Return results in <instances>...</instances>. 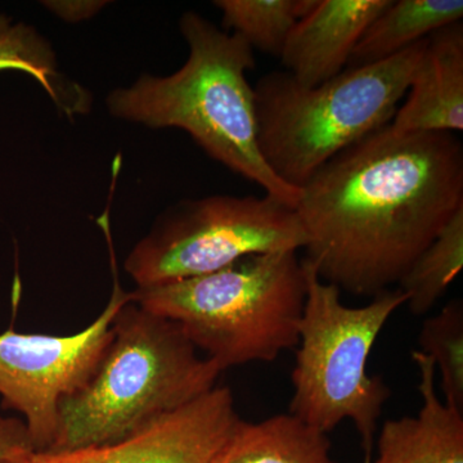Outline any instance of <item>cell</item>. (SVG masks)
Instances as JSON below:
<instances>
[{"label":"cell","mask_w":463,"mask_h":463,"mask_svg":"<svg viewBox=\"0 0 463 463\" xmlns=\"http://www.w3.org/2000/svg\"><path fill=\"white\" fill-rule=\"evenodd\" d=\"M212 463L335 462L328 434L288 413L260 422L240 419Z\"/></svg>","instance_id":"cell-13"},{"label":"cell","mask_w":463,"mask_h":463,"mask_svg":"<svg viewBox=\"0 0 463 463\" xmlns=\"http://www.w3.org/2000/svg\"><path fill=\"white\" fill-rule=\"evenodd\" d=\"M463 267V209L450 219L437 239L423 250L399 281L414 316L430 312Z\"/></svg>","instance_id":"cell-15"},{"label":"cell","mask_w":463,"mask_h":463,"mask_svg":"<svg viewBox=\"0 0 463 463\" xmlns=\"http://www.w3.org/2000/svg\"><path fill=\"white\" fill-rule=\"evenodd\" d=\"M462 18V0H390L359 39L347 67L383 62Z\"/></svg>","instance_id":"cell-14"},{"label":"cell","mask_w":463,"mask_h":463,"mask_svg":"<svg viewBox=\"0 0 463 463\" xmlns=\"http://www.w3.org/2000/svg\"><path fill=\"white\" fill-rule=\"evenodd\" d=\"M130 298L181 326L224 371L273 362L298 346L306 273L298 251L251 255L205 276L138 288Z\"/></svg>","instance_id":"cell-5"},{"label":"cell","mask_w":463,"mask_h":463,"mask_svg":"<svg viewBox=\"0 0 463 463\" xmlns=\"http://www.w3.org/2000/svg\"><path fill=\"white\" fill-rule=\"evenodd\" d=\"M461 209V141L390 124L332 157L295 206L318 276L371 298L401 281Z\"/></svg>","instance_id":"cell-1"},{"label":"cell","mask_w":463,"mask_h":463,"mask_svg":"<svg viewBox=\"0 0 463 463\" xmlns=\"http://www.w3.org/2000/svg\"><path fill=\"white\" fill-rule=\"evenodd\" d=\"M301 263L307 298L295 347L289 413L325 434L349 420L361 437L364 463H371L379 420L392 392L383 377L368 373V358L407 298L401 289L389 288L367 306L346 307L339 288L323 281L306 258Z\"/></svg>","instance_id":"cell-6"},{"label":"cell","mask_w":463,"mask_h":463,"mask_svg":"<svg viewBox=\"0 0 463 463\" xmlns=\"http://www.w3.org/2000/svg\"><path fill=\"white\" fill-rule=\"evenodd\" d=\"M294 207L263 197L213 196L167 210L125 260L138 288L194 279L241 259L306 249Z\"/></svg>","instance_id":"cell-7"},{"label":"cell","mask_w":463,"mask_h":463,"mask_svg":"<svg viewBox=\"0 0 463 463\" xmlns=\"http://www.w3.org/2000/svg\"><path fill=\"white\" fill-rule=\"evenodd\" d=\"M114 267V265H112ZM114 291L99 318L78 334H0L2 407L23 414L35 453L51 449L58 408L67 395L83 388L111 341V325L130 300L114 269Z\"/></svg>","instance_id":"cell-8"},{"label":"cell","mask_w":463,"mask_h":463,"mask_svg":"<svg viewBox=\"0 0 463 463\" xmlns=\"http://www.w3.org/2000/svg\"><path fill=\"white\" fill-rule=\"evenodd\" d=\"M317 0H218L223 25L252 50L281 56L289 33Z\"/></svg>","instance_id":"cell-16"},{"label":"cell","mask_w":463,"mask_h":463,"mask_svg":"<svg viewBox=\"0 0 463 463\" xmlns=\"http://www.w3.org/2000/svg\"><path fill=\"white\" fill-rule=\"evenodd\" d=\"M428 39L383 62L347 67L315 88L286 71L260 78L258 145L277 178L300 191L332 157L392 124Z\"/></svg>","instance_id":"cell-4"},{"label":"cell","mask_w":463,"mask_h":463,"mask_svg":"<svg viewBox=\"0 0 463 463\" xmlns=\"http://www.w3.org/2000/svg\"><path fill=\"white\" fill-rule=\"evenodd\" d=\"M99 367L58 408L45 453L108 446L145 430L216 386L222 368L200 356L181 326L134 303L121 307Z\"/></svg>","instance_id":"cell-3"},{"label":"cell","mask_w":463,"mask_h":463,"mask_svg":"<svg viewBox=\"0 0 463 463\" xmlns=\"http://www.w3.org/2000/svg\"><path fill=\"white\" fill-rule=\"evenodd\" d=\"M21 70L33 76L61 106L56 58L33 27L0 14V70Z\"/></svg>","instance_id":"cell-18"},{"label":"cell","mask_w":463,"mask_h":463,"mask_svg":"<svg viewBox=\"0 0 463 463\" xmlns=\"http://www.w3.org/2000/svg\"><path fill=\"white\" fill-rule=\"evenodd\" d=\"M33 453L25 422L0 414V463L25 461Z\"/></svg>","instance_id":"cell-19"},{"label":"cell","mask_w":463,"mask_h":463,"mask_svg":"<svg viewBox=\"0 0 463 463\" xmlns=\"http://www.w3.org/2000/svg\"><path fill=\"white\" fill-rule=\"evenodd\" d=\"M390 0H317L298 21L281 52L282 65L298 84L318 87L344 71L367 27Z\"/></svg>","instance_id":"cell-10"},{"label":"cell","mask_w":463,"mask_h":463,"mask_svg":"<svg viewBox=\"0 0 463 463\" xmlns=\"http://www.w3.org/2000/svg\"><path fill=\"white\" fill-rule=\"evenodd\" d=\"M392 127L398 132L463 129V24L441 27L428 39Z\"/></svg>","instance_id":"cell-11"},{"label":"cell","mask_w":463,"mask_h":463,"mask_svg":"<svg viewBox=\"0 0 463 463\" xmlns=\"http://www.w3.org/2000/svg\"><path fill=\"white\" fill-rule=\"evenodd\" d=\"M419 352L430 356L440 374L448 405L463 412V303L453 298L438 315L423 322Z\"/></svg>","instance_id":"cell-17"},{"label":"cell","mask_w":463,"mask_h":463,"mask_svg":"<svg viewBox=\"0 0 463 463\" xmlns=\"http://www.w3.org/2000/svg\"><path fill=\"white\" fill-rule=\"evenodd\" d=\"M422 405L416 416L388 420L377 438L376 463H463V412L439 398L437 368L414 350Z\"/></svg>","instance_id":"cell-12"},{"label":"cell","mask_w":463,"mask_h":463,"mask_svg":"<svg viewBox=\"0 0 463 463\" xmlns=\"http://www.w3.org/2000/svg\"><path fill=\"white\" fill-rule=\"evenodd\" d=\"M179 29L190 48L187 62L173 75L142 76L115 90L109 112L154 129L185 130L210 157L295 209L300 191L277 178L259 149L254 88L246 76L257 65L254 50L194 12L183 14Z\"/></svg>","instance_id":"cell-2"},{"label":"cell","mask_w":463,"mask_h":463,"mask_svg":"<svg viewBox=\"0 0 463 463\" xmlns=\"http://www.w3.org/2000/svg\"><path fill=\"white\" fill-rule=\"evenodd\" d=\"M45 7L52 9L58 16L67 21H80L96 14L105 2H45Z\"/></svg>","instance_id":"cell-20"},{"label":"cell","mask_w":463,"mask_h":463,"mask_svg":"<svg viewBox=\"0 0 463 463\" xmlns=\"http://www.w3.org/2000/svg\"><path fill=\"white\" fill-rule=\"evenodd\" d=\"M32 457H30L29 459H25V461H18V462H14V463H30V459H32Z\"/></svg>","instance_id":"cell-21"},{"label":"cell","mask_w":463,"mask_h":463,"mask_svg":"<svg viewBox=\"0 0 463 463\" xmlns=\"http://www.w3.org/2000/svg\"><path fill=\"white\" fill-rule=\"evenodd\" d=\"M239 420L231 389L215 386L124 440L33 453L30 463H212Z\"/></svg>","instance_id":"cell-9"}]
</instances>
